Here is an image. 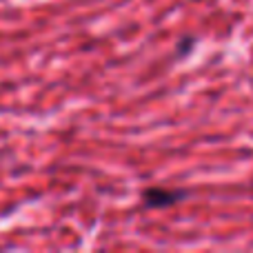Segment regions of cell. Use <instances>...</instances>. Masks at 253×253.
Returning <instances> with one entry per match:
<instances>
[{
  "label": "cell",
  "instance_id": "7a4b0ae2",
  "mask_svg": "<svg viewBox=\"0 0 253 253\" xmlns=\"http://www.w3.org/2000/svg\"><path fill=\"white\" fill-rule=\"evenodd\" d=\"M196 42H198V40L193 38V36H184V38L180 40L178 44H175V58L189 56V53L193 51V47H196Z\"/></svg>",
  "mask_w": 253,
  "mask_h": 253
},
{
  "label": "cell",
  "instance_id": "6da1fadb",
  "mask_svg": "<svg viewBox=\"0 0 253 253\" xmlns=\"http://www.w3.org/2000/svg\"><path fill=\"white\" fill-rule=\"evenodd\" d=\"M142 205L149 209H169L178 202L187 200L189 191L184 189H162V187H149L142 191Z\"/></svg>",
  "mask_w": 253,
  "mask_h": 253
}]
</instances>
